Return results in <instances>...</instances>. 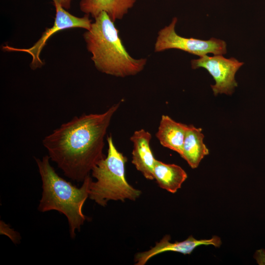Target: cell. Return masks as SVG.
<instances>
[{"label":"cell","mask_w":265,"mask_h":265,"mask_svg":"<svg viewBox=\"0 0 265 265\" xmlns=\"http://www.w3.org/2000/svg\"><path fill=\"white\" fill-rule=\"evenodd\" d=\"M254 258L260 265H265V250L261 249L256 251Z\"/></svg>","instance_id":"cell-14"},{"label":"cell","mask_w":265,"mask_h":265,"mask_svg":"<svg viewBox=\"0 0 265 265\" xmlns=\"http://www.w3.org/2000/svg\"><path fill=\"white\" fill-rule=\"evenodd\" d=\"M106 140L107 155L91 171L96 181L92 180L90 183L89 198L103 207L110 200L134 201L139 197L141 191L132 187L126 180L127 158L115 147L111 135Z\"/></svg>","instance_id":"cell-4"},{"label":"cell","mask_w":265,"mask_h":265,"mask_svg":"<svg viewBox=\"0 0 265 265\" xmlns=\"http://www.w3.org/2000/svg\"><path fill=\"white\" fill-rule=\"evenodd\" d=\"M204 135L201 128L192 125H187L181 157L186 161L191 168H197L209 150L203 142Z\"/></svg>","instance_id":"cell-12"},{"label":"cell","mask_w":265,"mask_h":265,"mask_svg":"<svg viewBox=\"0 0 265 265\" xmlns=\"http://www.w3.org/2000/svg\"><path fill=\"white\" fill-rule=\"evenodd\" d=\"M154 177L160 188L174 193L181 187L187 175L180 166L175 164H167L156 159Z\"/></svg>","instance_id":"cell-13"},{"label":"cell","mask_w":265,"mask_h":265,"mask_svg":"<svg viewBox=\"0 0 265 265\" xmlns=\"http://www.w3.org/2000/svg\"><path fill=\"white\" fill-rule=\"evenodd\" d=\"M52 0L55 9L53 25L46 29L41 37L33 46L27 49H18L8 45L2 47V50L5 51L22 52L29 54L32 57L30 66L33 70L43 65L44 63L40 58V53L48 40L55 33L72 28H82L88 30L91 27L92 22L89 15L85 14L82 17L75 16L64 8L57 0Z\"/></svg>","instance_id":"cell-6"},{"label":"cell","mask_w":265,"mask_h":265,"mask_svg":"<svg viewBox=\"0 0 265 265\" xmlns=\"http://www.w3.org/2000/svg\"><path fill=\"white\" fill-rule=\"evenodd\" d=\"M187 125L177 122L169 116H161L156 134L160 144L177 152L181 156Z\"/></svg>","instance_id":"cell-11"},{"label":"cell","mask_w":265,"mask_h":265,"mask_svg":"<svg viewBox=\"0 0 265 265\" xmlns=\"http://www.w3.org/2000/svg\"><path fill=\"white\" fill-rule=\"evenodd\" d=\"M193 69L204 68L213 77L215 83L211 87L215 96L218 94L231 95L237 87L235 75L243 65L234 57L226 58L222 55L209 56L205 55L191 61Z\"/></svg>","instance_id":"cell-7"},{"label":"cell","mask_w":265,"mask_h":265,"mask_svg":"<svg viewBox=\"0 0 265 265\" xmlns=\"http://www.w3.org/2000/svg\"><path fill=\"white\" fill-rule=\"evenodd\" d=\"M42 182V194L38 207L41 212L55 210L66 216L70 236L74 238L76 230L80 231L86 220L82 206L89 197L92 178L88 175L80 187L60 177L50 163L48 155L42 159L35 158Z\"/></svg>","instance_id":"cell-3"},{"label":"cell","mask_w":265,"mask_h":265,"mask_svg":"<svg viewBox=\"0 0 265 265\" xmlns=\"http://www.w3.org/2000/svg\"><path fill=\"white\" fill-rule=\"evenodd\" d=\"M60 4L65 9L70 8L72 0H57Z\"/></svg>","instance_id":"cell-15"},{"label":"cell","mask_w":265,"mask_h":265,"mask_svg":"<svg viewBox=\"0 0 265 265\" xmlns=\"http://www.w3.org/2000/svg\"><path fill=\"white\" fill-rule=\"evenodd\" d=\"M170 236L166 235L149 250L137 253L134 258L135 264L144 265L154 256L165 252L173 251L183 254H190L198 246L212 245L219 247L222 243L220 238L217 236H213L210 239L198 240L190 236L185 240L173 243L170 242Z\"/></svg>","instance_id":"cell-8"},{"label":"cell","mask_w":265,"mask_h":265,"mask_svg":"<svg viewBox=\"0 0 265 265\" xmlns=\"http://www.w3.org/2000/svg\"><path fill=\"white\" fill-rule=\"evenodd\" d=\"M136 0H80V10L94 19L101 12H106L114 22L122 19L132 8Z\"/></svg>","instance_id":"cell-10"},{"label":"cell","mask_w":265,"mask_h":265,"mask_svg":"<svg viewBox=\"0 0 265 265\" xmlns=\"http://www.w3.org/2000/svg\"><path fill=\"white\" fill-rule=\"evenodd\" d=\"M83 36L95 67L102 73L124 78L135 75L144 68L147 59H135L130 55L114 22L106 12L94 18Z\"/></svg>","instance_id":"cell-2"},{"label":"cell","mask_w":265,"mask_h":265,"mask_svg":"<svg viewBox=\"0 0 265 265\" xmlns=\"http://www.w3.org/2000/svg\"><path fill=\"white\" fill-rule=\"evenodd\" d=\"M151 133L144 129L136 131L130 138L133 143L132 163L147 179H154V169L156 159L150 148Z\"/></svg>","instance_id":"cell-9"},{"label":"cell","mask_w":265,"mask_h":265,"mask_svg":"<svg viewBox=\"0 0 265 265\" xmlns=\"http://www.w3.org/2000/svg\"><path fill=\"white\" fill-rule=\"evenodd\" d=\"M120 105L114 104L101 113L75 116L44 138L42 143L50 160L66 177L83 182L105 157L103 153L105 136Z\"/></svg>","instance_id":"cell-1"},{"label":"cell","mask_w":265,"mask_h":265,"mask_svg":"<svg viewBox=\"0 0 265 265\" xmlns=\"http://www.w3.org/2000/svg\"><path fill=\"white\" fill-rule=\"evenodd\" d=\"M177 21V17L173 18L168 26L159 31L155 44L156 52L178 49L200 57L210 53L214 55L226 53V43L224 41L213 37L208 40H203L179 35L175 31Z\"/></svg>","instance_id":"cell-5"}]
</instances>
